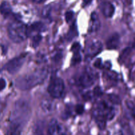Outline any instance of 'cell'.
I'll list each match as a JSON object with an SVG mask.
<instances>
[{
  "label": "cell",
  "mask_w": 135,
  "mask_h": 135,
  "mask_svg": "<svg viewBox=\"0 0 135 135\" xmlns=\"http://www.w3.org/2000/svg\"><path fill=\"white\" fill-rule=\"evenodd\" d=\"M81 60V57L80 54L79 53V52H74L73 56V58H72V64L73 65H76L77 64L80 63Z\"/></svg>",
  "instance_id": "20"
},
{
  "label": "cell",
  "mask_w": 135,
  "mask_h": 135,
  "mask_svg": "<svg viewBox=\"0 0 135 135\" xmlns=\"http://www.w3.org/2000/svg\"><path fill=\"white\" fill-rule=\"evenodd\" d=\"M93 97H95L93 92H88L84 95V98H85V100H91Z\"/></svg>",
  "instance_id": "26"
},
{
  "label": "cell",
  "mask_w": 135,
  "mask_h": 135,
  "mask_svg": "<svg viewBox=\"0 0 135 135\" xmlns=\"http://www.w3.org/2000/svg\"><path fill=\"white\" fill-rule=\"evenodd\" d=\"M7 32L10 39L16 43L23 42L28 37V28L23 22L18 20L9 25Z\"/></svg>",
  "instance_id": "3"
},
{
  "label": "cell",
  "mask_w": 135,
  "mask_h": 135,
  "mask_svg": "<svg viewBox=\"0 0 135 135\" xmlns=\"http://www.w3.org/2000/svg\"><path fill=\"white\" fill-rule=\"evenodd\" d=\"M46 0H32V2L36 3H44Z\"/></svg>",
  "instance_id": "32"
},
{
  "label": "cell",
  "mask_w": 135,
  "mask_h": 135,
  "mask_svg": "<svg viewBox=\"0 0 135 135\" xmlns=\"http://www.w3.org/2000/svg\"><path fill=\"white\" fill-rule=\"evenodd\" d=\"M58 131V120L52 119L49 123L47 128V135H56Z\"/></svg>",
  "instance_id": "14"
},
{
  "label": "cell",
  "mask_w": 135,
  "mask_h": 135,
  "mask_svg": "<svg viewBox=\"0 0 135 135\" xmlns=\"http://www.w3.org/2000/svg\"><path fill=\"white\" fill-rule=\"evenodd\" d=\"M109 99L111 103L115 105H119L120 103V99L115 94H109L108 95Z\"/></svg>",
  "instance_id": "17"
},
{
  "label": "cell",
  "mask_w": 135,
  "mask_h": 135,
  "mask_svg": "<svg viewBox=\"0 0 135 135\" xmlns=\"http://www.w3.org/2000/svg\"><path fill=\"white\" fill-rule=\"evenodd\" d=\"M76 35H77V31H76V28H75L74 29L73 28V30L72 29L70 30V31L69 32V36H68V37H70V39H72V38H74Z\"/></svg>",
  "instance_id": "31"
},
{
  "label": "cell",
  "mask_w": 135,
  "mask_h": 135,
  "mask_svg": "<svg viewBox=\"0 0 135 135\" xmlns=\"http://www.w3.org/2000/svg\"><path fill=\"white\" fill-rule=\"evenodd\" d=\"M41 108L46 113H50L54 109V103L48 97L44 98L41 101Z\"/></svg>",
  "instance_id": "12"
},
{
  "label": "cell",
  "mask_w": 135,
  "mask_h": 135,
  "mask_svg": "<svg viewBox=\"0 0 135 135\" xmlns=\"http://www.w3.org/2000/svg\"><path fill=\"white\" fill-rule=\"evenodd\" d=\"M83 2H84V4L86 6V5H88L91 2V0H83Z\"/></svg>",
  "instance_id": "33"
},
{
  "label": "cell",
  "mask_w": 135,
  "mask_h": 135,
  "mask_svg": "<svg viewBox=\"0 0 135 135\" xmlns=\"http://www.w3.org/2000/svg\"><path fill=\"white\" fill-rule=\"evenodd\" d=\"M93 93H94L95 96H99L101 95L102 94V91H101V88H99V87H96L94 89V90L93 91Z\"/></svg>",
  "instance_id": "29"
},
{
  "label": "cell",
  "mask_w": 135,
  "mask_h": 135,
  "mask_svg": "<svg viewBox=\"0 0 135 135\" xmlns=\"http://www.w3.org/2000/svg\"><path fill=\"white\" fill-rule=\"evenodd\" d=\"M52 7L50 6H46L45 7H43L42 10V12H41V15H42V17L44 18H47L50 15V12H51Z\"/></svg>",
  "instance_id": "18"
},
{
  "label": "cell",
  "mask_w": 135,
  "mask_h": 135,
  "mask_svg": "<svg viewBox=\"0 0 135 135\" xmlns=\"http://www.w3.org/2000/svg\"><path fill=\"white\" fill-rule=\"evenodd\" d=\"M21 126L22 124L20 123L12 121L6 135H21Z\"/></svg>",
  "instance_id": "13"
},
{
  "label": "cell",
  "mask_w": 135,
  "mask_h": 135,
  "mask_svg": "<svg viewBox=\"0 0 135 135\" xmlns=\"http://www.w3.org/2000/svg\"><path fill=\"white\" fill-rule=\"evenodd\" d=\"M80 49V45H79L78 43H77V42H76V43H74L73 45H72V50L74 52H79Z\"/></svg>",
  "instance_id": "28"
},
{
  "label": "cell",
  "mask_w": 135,
  "mask_h": 135,
  "mask_svg": "<svg viewBox=\"0 0 135 135\" xmlns=\"http://www.w3.org/2000/svg\"><path fill=\"white\" fill-rule=\"evenodd\" d=\"M74 17V12L72 11H67L66 13V15H65V18H66V20L67 22H70Z\"/></svg>",
  "instance_id": "23"
},
{
  "label": "cell",
  "mask_w": 135,
  "mask_h": 135,
  "mask_svg": "<svg viewBox=\"0 0 135 135\" xmlns=\"http://www.w3.org/2000/svg\"><path fill=\"white\" fill-rule=\"evenodd\" d=\"M12 9L9 3L7 2H3L0 5V13L5 17H9L11 14Z\"/></svg>",
  "instance_id": "16"
},
{
  "label": "cell",
  "mask_w": 135,
  "mask_h": 135,
  "mask_svg": "<svg viewBox=\"0 0 135 135\" xmlns=\"http://www.w3.org/2000/svg\"><path fill=\"white\" fill-rule=\"evenodd\" d=\"M46 29V27L43 23L41 22H36L32 23L30 28H28V33L31 31V32H44Z\"/></svg>",
  "instance_id": "15"
},
{
  "label": "cell",
  "mask_w": 135,
  "mask_h": 135,
  "mask_svg": "<svg viewBox=\"0 0 135 135\" xmlns=\"http://www.w3.org/2000/svg\"><path fill=\"white\" fill-rule=\"evenodd\" d=\"M95 79V75L91 70H85L78 76L76 78V83L81 88H89L93 85Z\"/></svg>",
  "instance_id": "6"
},
{
  "label": "cell",
  "mask_w": 135,
  "mask_h": 135,
  "mask_svg": "<svg viewBox=\"0 0 135 135\" xmlns=\"http://www.w3.org/2000/svg\"><path fill=\"white\" fill-rule=\"evenodd\" d=\"M101 12L105 17L110 18L113 17L115 13V7L109 2H104L100 6Z\"/></svg>",
  "instance_id": "10"
},
{
  "label": "cell",
  "mask_w": 135,
  "mask_h": 135,
  "mask_svg": "<svg viewBox=\"0 0 135 135\" xmlns=\"http://www.w3.org/2000/svg\"><path fill=\"white\" fill-rule=\"evenodd\" d=\"M100 27V21L98 15L95 12H93L91 15L90 22L89 26V32H94L99 29Z\"/></svg>",
  "instance_id": "11"
},
{
  "label": "cell",
  "mask_w": 135,
  "mask_h": 135,
  "mask_svg": "<svg viewBox=\"0 0 135 135\" xmlns=\"http://www.w3.org/2000/svg\"><path fill=\"white\" fill-rule=\"evenodd\" d=\"M31 113V107L27 101L20 99L16 102L13 111V120L22 124L25 120H28Z\"/></svg>",
  "instance_id": "4"
},
{
  "label": "cell",
  "mask_w": 135,
  "mask_h": 135,
  "mask_svg": "<svg viewBox=\"0 0 135 135\" xmlns=\"http://www.w3.org/2000/svg\"><path fill=\"white\" fill-rule=\"evenodd\" d=\"M109 77L111 79H113V80H117L118 78V75L117 74H116V72H109V73L107 74Z\"/></svg>",
  "instance_id": "30"
},
{
  "label": "cell",
  "mask_w": 135,
  "mask_h": 135,
  "mask_svg": "<svg viewBox=\"0 0 135 135\" xmlns=\"http://www.w3.org/2000/svg\"><path fill=\"white\" fill-rule=\"evenodd\" d=\"M26 59V54H22L21 55L13 58L9 61L4 66L3 68L9 74H13L17 72L24 64Z\"/></svg>",
  "instance_id": "7"
},
{
  "label": "cell",
  "mask_w": 135,
  "mask_h": 135,
  "mask_svg": "<svg viewBox=\"0 0 135 135\" xmlns=\"http://www.w3.org/2000/svg\"><path fill=\"white\" fill-rule=\"evenodd\" d=\"M64 91V83L60 78L56 77L52 79L48 88V91L54 98H60Z\"/></svg>",
  "instance_id": "5"
},
{
  "label": "cell",
  "mask_w": 135,
  "mask_h": 135,
  "mask_svg": "<svg viewBox=\"0 0 135 135\" xmlns=\"http://www.w3.org/2000/svg\"><path fill=\"white\" fill-rule=\"evenodd\" d=\"M111 135H122V134H121V132H120V131H118V132H114L113 134L112 133V134Z\"/></svg>",
  "instance_id": "34"
},
{
  "label": "cell",
  "mask_w": 135,
  "mask_h": 135,
  "mask_svg": "<svg viewBox=\"0 0 135 135\" xmlns=\"http://www.w3.org/2000/svg\"><path fill=\"white\" fill-rule=\"evenodd\" d=\"M120 43V36L117 33H113L111 35L106 42V46L108 49H116Z\"/></svg>",
  "instance_id": "9"
},
{
  "label": "cell",
  "mask_w": 135,
  "mask_h": 135,
  "mask_svg": "<svg viewBox=\"0 0 135 135\" xmlns=\"http://www.w3.org/2000/svg\"><path fill=\"white\" fill-rule=\"evenodd\" d=\"M6 81L3 78H0V91H2L6 88Z\"/></svg>",
  "instance_id": "27"
},
{
  "label": "cell",
  "mask_w": 135,
  "mask_h": 135,
  "mask_svg": "<svg viewBox=\"0 0 135 135\" xmlns=\"http://www.w3.org/2000/svg\"><path fill=\"white\" fill-rule=\"evenodd\" d=\"M94 66L96 68H104V64H103L102 62H101V59H98L95 61L94 64Z\"/></svg>",
  "instance_id": "25"
},
{
  "label": "cell",
  "mask_w": 135,
  "mask_h": 135,
  "mask_svg": "<svg viewBox=\"0 0 135 135\" xmlns=\"http://www.w3.org/2000/svg\"><path fill=\"white\" fill-rule=\"evenodd\" d=\"M103 49V45L101 41L98 40H93L91 41L86 50V57L92 58L98 55Z\"/></svg>",
  "instance_id": "8"
},
{
  "label": "cell",
  "mask_w": 135,
  "mask_h": 135,
  "mask_svg": "<svg viewBox=\"0 0 135 135\" xmlns=\"http://www.w3.org/2000/svg\"><path fill=\"white\" fill-rule=\"evenodd\" d=\"M35 135H44L42 124H39V125L37 126V128L35 131Z\"/></svg>",
  "instance_id": "24"
},
{
  "label": "cell",
  "mask_w": 135,
  "mask_h": 135,
  "mask_svg": "<svg viewBox=\"0 0 135 135\" xmlns=\"http://www.w3.org/2000/svg\"><path fill=\"white\" fill-rule=\"evenodd\" d=\"M116 111L113 107L109 105L105 101H101L93 111V116L100 129L105 128L106 122L115 117Z\"/></svg>",
  "instance_id": "2"
},
{
  "label": "cell",
  "mask_w": 135,
  "mask_h": 135,
  "mask_svg": "<svg viewBox=\"0 0 135 135\" xmlns=\"http://www.w3.org/2000/svg\"><path fill=\"white\" fill-rule=\"evenodd\" d=\"M41 40H42V37L38 34L37 35L34 36L33 38H32V45H33V46L37 47L41 41Z\"/></svg>",
  "instance_id": "21"
},
{
  "label": "cell",
  "mask_w": 135,
  "mask_h": 135,
  "mask_svg": "<svg viewBox=\"0 0 135 135\" xmlns=\"http://www.w3.org/2000/svg\"><path fill=\"white\" fill-rule=\"evenodd\" d=\"M126 104H127V108L131 111L132 117L135 119V104L131 101H127Z\"/></svg>",
  "instance_id": "19"
},
{
  "label": "cell",
  "mask_w": 135,
  "mask_h": 135,
  "mask_svg": "<svg viewBox=\"0 0 135 135\" xmlns=\"http://www.w3.org/2000/svg\"><path fill=\"white\" fill-rule=\"evenodd\" d=\"M48 76V70L46 68H38L31 73L23 75L16 80V86L19 89L27 90L32 89L36 85L42 84Z\"/></svg>",
  "instance_id": "1"
},
{
  "label": "cell",
  "mask_w": 135,
  "mask_h": 135,
  "mask_svg": "<svg viewBox=\"0 0 135 135\" xmlns=\"http://www.w3.org/2000/svg\"><path fill=\"white\" fill-rule=\"evenodd\" d=\"M75 111H76V113L78 114V115H81L84 111V106L81 104L77 105L76 106V107H75Z\"/></svg>",
  "instance_id": "22"
}]
</instances>
